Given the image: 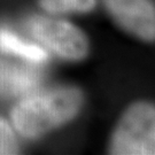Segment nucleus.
<instances>
[{"mask_svg": "<svg viewBox=\"0 0 155 155\" xmlns=\"http://www.w3.org/2000/svg\"><path fill=\"white\" fill-rule=\"evenodd\" d=\"M82 106V93L76 89H58L31 95L13 109L14 127L27 138L43 133L71 120Z\"/></svg>", "mask_w": 155, "mask_h": 155, "instance_id": "obj_1", "label": "nucleus"}, {"mask_svg": "<svg viewBox=\"0 0 155 155\" xmlns=\"http://www.w3.org/2000/svg\"><path fill=\"white\" fill-rule=\"evenodd\" d=\"M113 154L155 155V107L136 104L122 117L113 137Z\"/></svg>", "mask_w": 155, "mask_h": 155, "instance_id": "obj_2", "label": "nucleus"}, {"mask_svg": "<svg viewBox=\"0 0 155 155\" xmlns=\"http://www.w3.org/2000/svg\"><path fill=\"white\" fill-rule=\"evenodd\" d=\"M29 31L46 47L67 60H81L87 53V40L72 24L48 17H33Z\"/></svg>", "mask_w": 155, "mask_h": 155, "instance_id": "obj_3", "label": "nucleus"}, {"mask_svg": "<svg viewBox=\"0 0 155 155\" xmlns=\"http://www.w3.org/2000/svg\"><path fill=\"white\" fill-rule=\"evenodd\" d=\"M114 18L145 40L155 39V7L150 0H105Z\"/></svg>", "mask_w": 155, "mask_h": 155, "instance_id": "obj_4", "label": "nucleus"}, {"mask_svg": "<svg viewBox=\"0 0 155 155\" xmlns=\"http://www.w3.org/2000/svg\"><path fill=\"white\" fill-rule=\"evenodd\" d=\"M0 50L22 56L33 63H41L47 60V53L41 47L23 41L5 28H0Z\"/></svg>", "mask_w": 155, "mask_h": 155, "instance_id": "obj_5", "label": "nucleus"}, {"mask_svg": "<svg viewBox=\"0 0 155 155\" xmlns=\"http://www.w3.org/2000/svg\"><path fill=\"white\" fill-rule=\"evenodd\" d=\"M39 83L38 72L27 67H9L7 77V91L21 94L32 91Z\"/></svg>", "mask_w": 155, "mask_h": 155, "instance_id": "obj_6", "label": "nucleus"}, {"mask_svg": "<svg viewBox=\"0 0 155 155\" xmlns=\"http://www.w3.org/2000/svg\"><path fill=\"white\" fill-rule=\"evenodd\" d=\"M45 11L51 13L89 12L95 5V0H40Z\"/></svg>", "mask_w": 155, "mask_h": 155, "instance_id": "obj_7", "label": "nucleus"}, {"mask_svg": "<svg viewBox=\"0 0 155 155\" xmlns=\"http://www.w3.org/2000/svg\"><path fill=\"white\" fill-rule=\"evenodd\" d=\"M17 146L12 129L5 120L0 117V154H15Z\"/></svg>", "mask_w": 155, "mask_h": 155, "instance_id": "obj_8", "label": "nucleus"}, {"mask_svg": "<svg viewBox=\"0 0 155 155\" xmlns=\"http://www.w3.org/2000/svg\"><path fill=\"white\" fill-rule=\"evenodd\" d=\"M8 69L9 67L4 66L0 62V91L7 90V77H8Z\"/></svg>", "mask_w": 155, "mask_h": 155, "instance_id": "obj_9", "label": "nucleus"}]
</instances>
